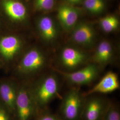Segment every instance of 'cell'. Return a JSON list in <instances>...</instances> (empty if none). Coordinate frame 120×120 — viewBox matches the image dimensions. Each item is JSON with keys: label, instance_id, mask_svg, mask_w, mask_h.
<instances>
[{"label": "cell", "instance_id": "1", "mask_svg": "<svg viewBox=\"0 0 120 120\" xmlns=\"http://www.w3.org/2000/svg\"><path fill=\"white\" fill-rule=\"evenodd\" d=\"M30 93L37 109H44L56 99L62 98L59 80L54 74L44 77Z\"/></svg>", "mask_w": 120, "mask_h": 120}, {"label": "cell", "instance_id": "2", "mask_svg": "<svg viewBox=\"0 0 120 120\" xmlns=\"http://www.w3.org/2000/svg\"><path fill=\"white\" fill-rule=\"evenodd\" d=\"M59 114L62 120H82L86 97L74 87L62 97Z\"/></svg>", "mask_w": 120, "mask_h": 120}, {"label": "cell", "instance_id": "3", "mask_svg": "<svg viewBox=\"0 0 120 120\" xmlns=\"http://www.w3.org/2000/svg\"><path fill=\"white\" fill-rule=\"evenodd\" d=\"M53 70L59 73L73 85L76 86L86 85L96 79L98 75L99 69L94 64L87 65L77 71L69 72L54 68Z\"/></svg>", "mask_w": 120, "mask_h": 120}, {"label": "cell", "instance_id": "4", "mask_svg": "<svg viewBox=\"0 0 120 120\" xmlns=\"http://www.w3.org/2000/svg\"><path fill=\"white\" fill-rule=\"evenodd\" d=\"M37 107L30 93V90L22 86L17 91L15 114L17 120H30Z\"/></svg>", "mask_w": 120, "mask_h": 120}, {"label": "cell", "instance_id": "5", "mask_svg": "<svg viewBox=\"0 0 120 120\" xmlns=\"http://www.w3.org/2000/svg\"><path fill=\"white\" fill-rule=\"evenodd\" d=\"M109 103L96 95L86 97L82 120H102Z\"/></svg>", "mask_w": 120, "mask_h": 120}, {"label": "cell", "instance_id": "6", "mask_svg": "<svg viewBox=\"0 0 120 120\" xmlns=\"http://www.w3.org/2000/svg\"><path fill=\"white\" fill-rule=\"evenodd\" d=\"M45 62V59L42 52L37 49H32L22 58L18 70L24 74L36 73L43 68Z\"/></svg>", "mask_w": 120, "mask_h": 120}, {"label": "cell", "instance_id": "7", "mask_svg": "<svg viewBox=\"0 0 120 120\" xmlns=\"http://www.w3.org/2000/svg\"><path fill=\"white\" fill-rule=\"evenodd\" d=\"M120 88V83L117 75L109 71L106 73L101 80L93 88L83 94L85 97L98 94L111 93Z\"/></svg>", "mask_w": 120, "mask_h": 120}, {"label": "cell", "instance_id": "8", "mask_svg": "<svg viewBox=\"0 0 120 120\" xmlns=\"http://www.w3.org/2000/svg\"><path fill=\"white\" fill-rule=\"evenodd\" d=\"M60 59L61 64L65 68L73 69L82 64L86 60V56L78 49L67 47L62 50Z\"/></svg>", "mask_w": 120, "mask_h": 120}, {"label": "cell", "instance_id": "9", "mask_svg": "<svg viewBox=\"0 0 120 120\" xmlns=\"http://www.w3.org/2000/svg\"><path fill=\"white\" fill-rule=\"evenodd\" d=\"M95 37L94 30L92 26L86 23L81 22L73 28L71 38L75 43L87 46L93 43Z\"/></svg>", "mask_w": 120, "mask_h": 120}, {"label": "cell", "instance_id": "10", "mask_svg": "<svg viewBox=\"0 0 120 120\" xmlns=\"http://www.w3.org/2000/svg\"><path fill=\"white\" fill-rule=\"evenodd\" d=\"M57 18L64 29L70 30L77 24L79 11L77 8L67 4L61 5L57 10Z\"/></svg>", "mask_w": 120, "mask_h": 120}, {"label": "cell", "instance_id": "11", "mask_svg": "<svg viewBox=\"0 0 120 120\" xmlns=\"http://www.w3.org/2000/svg\"><path fill=\"white\" fill-rule=\"evenodd\" d=\"M21 46V41L16 36H7L0 39V54L7 60H12Z\"/></svg>", "mask_w": 120, "mask_h": 120}, {"label": "cell", "instance_id": "12", "mask_svg": "<svg viewBox=\"0 0 120 120\" xmlns=\"http://www.w3.org/2000/svg\"><path fill=\"white\" fill-rule=\"evenodd\" d=\"M17 91L15 86L11 83L4 82L0 84V101L11 114H15Z\"/></svg>", "mask_w": 120, "mask_h": 120}, {"label": "cell", "instance_id": "13", "mask_svg": "<svg viewBox=\"0 0 120 120\" xmlns=\"http://www.w3.org/2000/svg\"><path fill=\"white\" fill-rule=\"evenodd\" d=\"M2 4L5 13L13 21L21 22L26 19L27 10L21 2L17 0H3Z\"/></svg>", "mask_w": 120, "mask_h": 120}, {"label": "cell", "instance_id": "14", "mask_svg": "<svg viewBox=\"0 0 120 120\" xmlns=\"http://www.w3.org/2000/svg\"><path fill=\"white\" fill-rule=\"evenodd\" d=\"M38 26L40 34L44 40L51 42L56 38L57 30L55 23L51 17L44 16L40 18Z\"/></svg>", "mask_w": 120, "mask_h": 120}, {"label": "cell", "instance_id": "15", "mask_svg": "<svg viewBox=\"0 0 120 120\" xmlns=\"http://www.w3.org/2000/svg\"><path fill=\"white\" fill-rule=\"evenodd\" d=\"M111 44L107 41L104 40L99 43L95 53L94 60L97 63L104 64L108 63L112 55Z\"/></svg>", "mask_w": 120, "mask_h": 120}, {"label": "cell", "instance_id": "16", "mask_svg": "<svg viewBox=\"0 0 120 120\" xmlns=\"http://www.w3.org/2000/svg\"><path fill=\"white\" fill-rule=\"evenodd\" d=\"M99 24L105 32L111 33L117 29L119 25V21L115 15H108L101 18Z\"/></svg>", "mask_w": 120, "mask_h": 120}, {"label": "cell", "instance_id": "17", "mask_svg": "<svg viewBox=\"0 0 120 120\" xmlns=\"http://www.w3.org/2000/svg\"><path fill=\"white\" fill-rule=\"evenodd\" d=\"M84 7L93 14H99L102 12L105 8L103 0H84Z\"/></svg>", "mask_w": 120, "mask_h": 120}, {"label": "cell", "instance_id": "18", "mask_svg": "<svg viewBox=\"0 0 120 120\" xmlns=\"http://www.w3.org/2000/svg\"><path fill=\"white\" fill-rule=\"evenodd\" d=\"M102 120H120V112L115 105L109 104Z\"/></svg>", "mask_w": 120, "mask_h": 120}, {"label": "cell", "instance_id": "19", "mask_svg": "<svg viewBox=\"0 0 120 120\" xmlns=\"http://www.w3.org/2000/svg\"><path fill=\"white\" fill-rule=\"evenodd\" d=\"M55 0H35V6L40 10L49 11L53 8Z\"/></svg>", "mask_w": 120, "mask_h": 120}, {"label": "cell", "instance_id": "20", "mask_svg": "<svg viewBox=\"0 0 120 120\" xmlns=\"http://www.w3.org/2000/svg\"><path fill=\"white\" fill-rule=\"evenodd\" d=\"M36 120H62L60 116L47 111L41 112Z\"/></svg>", "mask_w": 120, "mask_h": 120}, {"label": "cell", "instance_id": "21", "mask_svg": "<svg viewBox=\"0 0 120 120\" xmlns=\"http://www.w3.org/2000/svg\"><path fill=\"white\" fill-rule=\"evenodd\" d=\"M11 113L0 101V120H12Z\"/></svg>", "mask_w": 120, "mask_h": 120}, {"label": "cell", "instance_id": "22", "mask_svg": "<svg viewBox=\"0 0 120 120\" xmlns=\"http://www.w3.org/2000/svg\"><path fill=\"white\" fill-rule=\"evenodd\" d=\"M69 3L71 4H77L81 2L84 0H66Z\"/></svg>", "mask_w": 120, "mask_h": 120}]
</instances>
